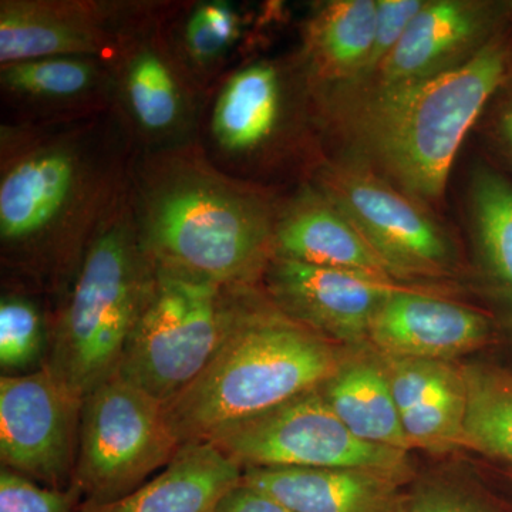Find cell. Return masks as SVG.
Returning <instances> with one entry per match:
<instances>
[{"label":"cell","mask_w":512,"mask_h":512,"mask_svg":"<svg viewBox=\"0 0 512 512\" xmlns=\"http://www.w3.org/2000/svg\"><path fill=\"white\" fill-rule=\"evenodd\" d=\"M136 151L113 114L60 126L0 127L2 261L63 291L130 195Z\"/></svg>","instance_id":"cell-1"},{"label":"cell","mask_w":512,"mask_h":512,"mask_svg":"<svg viewBox=\"0 0 512 512\" xmlns=\"http://www.w3.org/2000/svg\"><path fill=\"white\" fill-rule=\"evenodd\" d=\"M512 67V20L473 60L399 87H309L320 131L423 204L443 200L468 131Z\"/></svg>","instance_id":"cell-2"},{"label":"cell","mask_w":512,"mask_h":512,"mask_svg":"<svg viewBox=\"0 0 512 512\" xmlns=\"http://www.w3.org/2000/svg\"><path fill=\"white\" fill-rule=\"evenodd\" d=\"M131 207L158 268L234 286L262 285L282 195L220 170L198 143L136 154Z\"/></svg>","instance_id":"cell-3"},{"label":"cell","mask_w":512,"mask_h":512,"mask_svg":"<svg viewBox=\"0 0 512 512\" xmlns=\"http://www.w3.org/2000/svg\"><path fill=\"white\" fill-rule=\"evenodd\" d=\"M355 349L289 318L262 285L247 286L228 339L204 372L164 404L165 413L181 446L207 441L319 389Z\"/></svg>","instance_id":"cell-4"},{"label":"cell","mask_w":512,"mask_h":512,"mask_svg":"<svg viewBox=\"0 0 512 512\" xmlns=\"http://www.w3.org/2000/svg\"><path fill=\"white\" fill-rule=\"evenodd\" d=\"M154 281L128 195L64 293L43 363L80 399L119 373Z\"/></svg>","instance_id":"cell-5"},{"label":"cell","mask_w":512,"mask_h":512,"mask_svg":"<svg viewBox=\"0 0 512 512\" xmlns=\"http://www.w3.org/2000/svg\"><path fill=\"white\" fill-rule=\"evenodd\" d=\"M318 128L301 56L256 59L232 67L207 94L197 143L220 170L259 185L302 161L309 178L323 157L312 151Z\"/></svg>","instance_id":"cell-6"},{"label":"cell","mask_w":512,"mask_h":512,"mask_svg":"<svg viewBox=\"0 0 512 512\" xmlns=\"http://www.w3.org/2000/svg\"><path fill=\"white\" fill-rule=\"evenodd\" d=\"M154 268L156 281L119 373L165 404L187 389L224 345L247 286Z\"/></svg>","instance_id":"cell-7"},{"label":"cell","mask_w":512,"mask_h":512,"mask_svg":"<svg viewBox=\"0 0 512 512\" xmlns=\"http://www.w3.org/2000/svg\"><path fill=\"white\" fill-rule=\"evenodd\" d=\"M403 284L447 286L461 272L450 231L430 211L355 158L323 157L312 171Z\"/></svg>","instance_id":"cell-8"},{"label":"cell","mask_w":512,"mask_h":512,"mask_svg":"<svg viewBox=\"0 0 512 512\" xmlns=\"http://www.w3.org/2000/svg\"><path fill=\"white\" fill-rule=\"evenodd\" d=\"M181 448L164 403L117 373L83 400L70 487L80 508L120 500L168 466Z\"/></svg>","instance_id":"cell-9"},{"label":"cell","mask_w":512,"mask_h":512,"mask_svg":"<svg viewBox=\"0 0 512 512\" xmlns=\"http://www.w3.org/2000/svg\"><path fill=\"white\" fill-rule=\"evenodd\" d=\"M177 2H165L130 30L110 59L111 114L136 154L197 143L207 93L175 52L167 19Z\"/></svg>","instance_id":"cell-10"},{"label":"cell","mask_w":512,"mask_h":512,"mask_svg":"<svg viewBox=\"0 0 512 512\" xmlns=\"http://www.w3.org/2000/svg\"><path fill=\"white\" fill-rule=\"evenodd\" d=\"M248 468H355L409 481V453L356 437L333 413L319 389L238 421L204 441Z\"/></svg>","instance_id":"cell-11"},{"label":"cell","mask_w":512,"mask_h":512,"mask_svg":"<svg viewBox=\"0 0 512 512\" xmlns=\"http://www.w3.org/2000/svg\"><path fill=\"white\" fill-rule=\"evenodd\" d=\"M83 400L45 365L0 377L2 467L45 487L72 485Z\"/></svg>","instance_id":"cell-12"},{"label":"cell","mask_w":512,"mask_h":512,"mask_svg":"<svg viewBox=\"0 0 512 512\" xmlns=\"http://www.w3.org/2000/svg\"><path fill=\"white\" fill-rule=\"evenodd\" d=\"M146 0H2L0 66L56 56L110 60L138 23L163 8Z\"/></svg>","instance_id":"cell-13"},{"label":"cell","mask_w":512,"mask_h":512,"mask_svg":"<svg viewBox=\"0 0 512 512\" xmlns=\"http://www.w3.org/2000/svg\"><path fill=\"white\" fill-rule=\"evenodd\" d=\"M410 286L416 285L278 256L262 279L266 295L285 315L352 348L369 346L377 313L393 293Z\"/></svg>","instance_id":"cell-14"},{"label":"cell","mask_w":512,"mask_h":512,"mask_svg":"<svg viewBox=\"0 0 512 512\" xmlns=\"http://www.w3.org/2000/svg\"><path fill=\"white\" fill-rule=\"evenodd\" d=\"M511 8L500 0H426L375 76L357 83L407 86L456 70L507 25Z\"/></svg>","instance_id":"cell-15"},{"label":"cell","mask_w":512,"mask_h":512,"mask_svg":"<svg viewBox=\"0 0 512 512\" xmlns=\"http://www.w3.org/2000/svg\"><path fill=\"white\" fill-rule=\"evenodd\" d=\"M448 286L416 285L393 293L373 320L369 346L384 356L453 362L495 338L490 313L448 299Z\"/></svg>","instance_id":"cell-16"},{"label":"cell","mask_w":512,"mask_h":512,"mask_svg":"<svg viewBox=\"0 0 512 512\" xmlns=\"http://www.w3.org/2000/svg\"><path fill=\"white\" fill-rule=\"evenodd\" d=\"M5 124L60 126L111 113L113 73L100 57L56 56L0 66Z\"/></svg>","instance_id":"cell-17"},{"label":"cell","mask_w":512,"mask_h":512,"mask_svg":"<svg viewBox=\"0 0 512 512\" xmlns=\"http://www.w3.org/2000/svg\"><path fill=\"white\" fill-rule=\"evenodd\" d=\"M274 247L278 258L400 282L348 215L312 181L282 197Z\"/></svg>","instance_id":"cell-18"},{"label":"cell","mask_w":512,"mask_h":512,"mask_svg":"<svg viewBox=\"0 0 512 512\" xmlns=\"http://www.w3.org/2000/svg\"><path fill=\"white\" fill-rule=\"evenodd\" d=\"M410 448L447 453L464 448L467 383L463 366L380 355Z\"/></svg>","instance_id":"cell-19"},{"label":"cell","mask_w":512,"mask_h":512,"mask_svg":"<svg viewBox=\"0 0 512 512\" xmlns=\"http://www.w3.org/2000/svg\"><path fill=\"white\" fill-rule=\"evenodd\" d=\"M242 481L299 512H404L409 481L355 468H248Z\"/></svg>","instance_id":"cell-20"},{"label":"cell","mask_w":512,"mask_h":512,"mask_svg":"<svg viewBox=\"0 0 512 512\" xmlns=\"http://www.w3.org/2000/svg\"><path fill=\"white\" fill-rule=\"evenodd\" d=\"M242 470L212 444L187 443L158 476L120 500L79 512H214Z\"/></svg>","instance_id":"cell-21"},{"label":"cell","mask_w":512,"mask_h":512,"mask_svg":"<svg viewBox=\"0 0 512 512\" xmlns=\"http://www.w3.org/2000/svg\"><path fill=\"white\" fill-rule=\"evenodd\" d=\"M377 0H328L312 10L302 26L299 50L309 87L355 83L365 73Z\"/></svg>","instance_id":"cell-22"},{"label":"cell","mask_w":512,"mask_h":512,"mask_svg":"<svg viewBox=\"0 0 512 512\" xmlns=\"http://www.w3.org/2000/svg\"><path fill=\"white\" fill-rule=\"evenodd\" d=\"M333 413L360 440L409 453L399 412L379 353L353 350L328 382L319 387Z\"/></svg>","instance_id":"cell-23"},{"label":"cell","mask_w":512,"mask_h":512,"mask_svg":"<svg viewBox=\"0 0 512 512\" xmlns=\"http://www.w3.org/2000/svg\"><path fill=\"white\" fill-rule=\"evenodd\" d=\"M468 215L481 281L512 322V180L493 165H477Z\"/></svg>","instance_id":"cell-24"},{"label":"cell","mask_w":512,"mask_h":512,"mask_svg":"<svg viewBox=\"0 0 512 512\" xmlns=\"http://www.w3.org/2000/svg\"><path fill=\"white\" fill-rule=\"evenodd\" d=\"M244 13L225 0L177 2L167 19L175 52L205 93L232 70L235 52L244 42Z\"/></svg>","instance_id":"cell-25"},{"label":"cell","mask_w":512,"mask_h":512,"mask_svg":"<svg viewBox=\"0 0 512 512\" xmlns=\"http://www.w3.org/2000/svg\"><path fill=\"white\" fill-rule=\"evenodd\" d=\"M467 383L464 448L512 466V372L500 366H463Z\"/></svg>","instance_id":"cell-26"},{"label":"cell","mask_w":512,"mask_h":512,"mask_svg":"<svg viewBox=\"0 0 512 512\" xmlns=\"http://www.w3.org/2000/svg\"><path fill=\"white\" fill-rule=\"evenodd\" d=\"M49 346L42 309L26 293H3L0 299V367L19 375L35 365Z\"/></svg>","instance_id":"cell-27"},{"label":"cell","mask_w":512,"mask_h":512,"mask_svg":"<svg viewBox=\"0 0 512 512\" xmlns=\"http://www.w3.org/2000/svg\"><path fill=\"white\" fill-rule=\"evenodd\" d=\"M82 498L74 488L57 490L0 468V512H79Z\"/></svg>","instance_id":"cell-28"},{"label":"cell","mask_w":512,"mask_h":512,"mask_svg":"<svg viewBox=\"0 0 512 512\" xmlns=\"http://www.w3.org/2000/svg\"><path fill=\"white\" fill-rule=\"evenodd\" d=\"M426 0H377L375 36L365 73L357 82H366L396 49L410 23L423 8ZM355 82V83H357Z\"/></svg>","instance_id":"cell-29"},{"label":"cell","mask_w":512,"mask_h":512,"mask_svg":"<svg viewBox=\"0 0 512 512\" xmlns=\"http://www.w3.org/2000/svg\"><path fill=\"white\" fill-rule=\"evenodd\" d=\"M487 136L498 156L512 170V67L487 109Z\"/></svg>","instance_id":"cell-30"},{"label":"cell","mask_w":512,"mask_h":512,"mask_svg":"<svg viewBox=\"0 0 512 512\" xmlns=\"http://www.w3.org/2000/svg\"><path fill=\"white\" fill-rule=\"evenodd\" d=\"M404 512H494L487 505L456 488L426 485L407 497Z\"/></svg>","instance_id":"cell-31"},{"label":"cell","mask_w":512,"mask_h":512,"mask_svg":"<svg viewBox=\"0 0 512 512\" xmlns=\"http://www.w3.org/2000/svg\"><path fill=\"white\" fill-rule=\"evenodd\" d=\"M214 512H299L288 507L281 501L275 500L271 495L262 493L254 487H249L241 480L229 490Z\"/></svg>","instance_id":"cell-32"},{"label":"cell","mask_w":512,"mask_h":512,"mask_svg":"<svg viewBox=\"0 0 512 512\" xmlns=\"http://www.w3.org/2000/svg\"><path fill=\"white\" fill-rule=\"evenodd\" d=\"M511 20H512V8H511Z\"/></svg>","instance_id":"cell-33"}]
</instances>
